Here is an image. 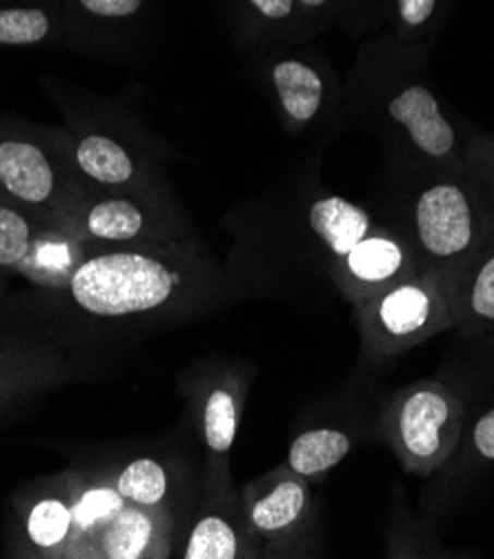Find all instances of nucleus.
I'll return each instance as SVG.
<instances>
[{"mask_svg": "<svg viewBox=\"0 0 494 559\" xmlns=\"http://www.w3.org/2000/svg\"><path fill=\"white\" fill-rule=\"evenodd\" d=\"M183 276L145 252H105L87 259L72 276L76 304L98 317H125L168 304Z\"/></svg>", "mask_w": 494, "mask_h": 559, "instance_id": "obj_4", "label": "nucleus"}, {"mask_svg": "<svg viewBox=\"0 0 494 559\" xmlns=\"http://www.w3.org/2000/svg\"><path fill=\"white\" fill-rule=\"evenodd\" d=\"M341 270L350 299L359 304L412 276L421 270V263L412 241L374 226L370 235L341 259Z\"/></svg>", "mask_w": 494, "mask_h": 559, "instance_id": "obj_5", "label": "nucleus"}, {"mask_svg": "<svg viewBox=\"0 0 494 559\" xmlns=\"http://www.w3.org/2000/svg\"><path fill=\"white\" fill-rule=\"evenodd\" d=\"M308 488L301 475L284 477L277 484H272L261 497L250 504V524L265 533H284L301 522L308 507Z\"/></svg>", "mask_w": 494, "mask_h": 559, "instance_id": "obj_13", "label": "nucleus"}, {"mask_svg": "<svg viewBox=\"0 0 494 559\" xmlns=\"http://www.w3.org/2000/svg\"><path fill=\"white\" fill-rule=\"evenodd\" d=\"M188 559H234L239 557V537L228 520L218 515L203 518L190 533Z\"/></svg>", "mask_w": 494, "mask_h": 559, "instance_id": "obj_18", "label": "nucleus"}, {"mask_svg": "<svg viewBox=\"0 0 494 559\" xmlns=\"http://www.w3.org/2000/svg\"><path fill=\"white\" fill-rule=\"evenodd\" d=\"M453 328L466 340L494 330V241L446 276Z\"/></svg>", "mask_w": 494, "mask_h": 559, "instance_id": "obj_6", "label": "nucleus"}, {"mask_svg": "<svg viewBox=\"0 0 494 559\" xmlns=\"http://www.w3.org/2000/svg\"><path fill=\"white\" fill-rule=\"evenodd\" d=\"M123 509V495L109 488H96L83 495V499L76 504L72 520L81 528H89L103 520H109Z\"/></svg>", "mask_w": 494, "mask_h": 559, "instance_id": "obj_23", "label": "nucleus"}, {"mask_svg": "<svg viewBox=\"0 0 494 559\" xmlns=\"http://www.w3.org/2000/svg\"><path fill=\"white\" fill-rule=\"evenodd\" d=\"M72 515L59 499H45L34 507L29 515V537L43 548H51L65 539Z\"/></svg>", "mask_w": 494, "mask_h": 559, "instance_id": "obj_22", "label": "nucleus"}, {"mask_svg": "<svg viewBox=\"0 0 494 559\" xmlns=\"http://www.w3.org/2000/svg\"><path fill=\"white\" fill-rule=\"evenodd\" d=\"M468 175L479 190L483 205H494V145L474 143L468 152Z\"/></svg>", "mask_w": 494, "mask_h": 559, "instance_id": "obj_24", "label": "nucleus"}, {"mask_svg": "<svg viewBox=\"0 0 494 559\" xmlns=\"http://www.w3.org/2000/svg\"><path fill=\"white\" fill-rule=\"evenodd\" d=\"M352 451V439L335 428H316L299 435L290 445V471L314 477L339 466Z\"/></svg>", "mask_w": 494, "mask_h": 559, "instance_id": "obj_14", "label": "nucleus"}, {"mask_svg": "<svg viewBox=\"0 0 494 559\" xmlns=\"http://www.w3.org/2000/svg\"><path fill=\"white\" fill-rule=\"evenodd\" d=\"M85 235L105 243H128L145 235L149 214L128 197H103L81 210Z\"/></svg>", "mask_w": 494, "mask_h": 559, "instance_id": "obj_12", "label": "nucleus"}, {"mask_svg": "<svg viewBox=\"0 0 494 559\" xmlns=\"http://www.w3.org/2000/svg\"><path fill=\"white\" fill-rule=\"evenodd\" d=\"M154 535L152 520L136 509H121L117 518L109 522L105 531V552L115 559H136L141 557Z\"/></svg>", "mask_w": 494, "mask_h": 559, "instance_id": "obj_16", "label": "nucleus"}, {"mask_svg": "<svg viewBox=\"0 0 494 559\" xmlns=\"http://www.w3.org/2000/svg\"><path fill=\"white\" fill-rule=\"evenodd\" d=\"M354 306L363 346L374 359L397 357L453 328L446 276L427 267Z\"/></svg>", "mask_w": 494, "mask_h": 559, "instance_id": "obj_2", "label": "nucleus"}, {"mask_svg": "<svg viewBox=\"0 0 494 559\" xmlns=\"http://www.w3.org/2000/svg\"><path fill=\"white\" fill-rule=\"evenodd\" d=\"M381 428L403 471L427 477L450 460L461 441L463 404L446 383L423 379L386 400Z\"/></svg>", "mask_w": 494, "mask_h": 559, "instance_id": "obj_1", "label": "nucleus"}, {"mask_svg": "<svg viewBox=\"0 0 494 559\" xmlns=\"http://www.w3.org/2000/svg\"><path fill=\"white\" fill-rule=\"evenodd\" d=\"M241 5L252 19L272 25H284L301 12L297 0H241Z\"/></svg>", "mask_w": 494, "mask_h": 559, "instance_id": "obj_25", "label": "nucleus"}, {"mask_svg": "<svg viewBox=\"0 0 494 559\" xmlns=\"http://www.w3.org/2000/svg\"><path fill=\"white\" fill-rule=\"evenodd\" d=\"M327 3H333V0H297V5H299L301 12H318Z\"/></svg>", "mask_w": 494, "mask_h": 559, "instance_id": "obj_28", "label": "nucleus"}, {"mask_svg": "<svg viewBox=\"0 0 494 559\" xmlns=\"http://www.w3.org/2000/svg\"><path fill=\"white\" fill-rule=\"evenodd\" d=\"M34 252V228L25 214L0 205V265H21Z\"/></svg>", "mask_w": 494, "mask_h": 559, "instance_id": "obj_21", "label": "nucleus"}, {"mask_svg": "<svg viewBox=\"0 0 494 559\" xmlns=\"http://www.w3.org/2000/svg\"><path fill=\"white\" fill-rule=\"evenodd\" d=\"M147 0H63V19L96 23V25H123L138 21Z\"/></svg>", "mask_w": 494, "mask_h": 559, "instance_id": "obj_19", "label": "nucleus"}, {"mask_svg": "<svg viewBox=\"0 0 494 559\" xmlns=\"http://www.w3.org/2000/svg\"><path fill=\"white\" fill-rule=\"evenodd\" d=\"M397 8L406 27H421L432 19L436 0H397Z\"/></svg>", "mask_w": 494, "mask_h": 559, "instance_id": "obj_27", "label": "nucleus"}, {"mask_svg": "<svg viewBox=\"0 0 494 559\" xmlns=\"http://www.w3.org/2000/svg\"><path fill=\"white\" fill-rule=\"evenodd\" d=\"M239 428V406L234 395L226 388H216L209 393L203 411L205 443L212 453L224 455L232 449Z\"/></svg>", "mask_w": 494, "mask_h": 559, "instance_id": "obj_17", "label": "nucleus"}, {"mask_svg": "<svg viewBox=\"0 0 494 559\" xmlns=\"http://www.w3.org/2000/svg\"><path fill=\"white\" fill-rule=\"evenodd\" d=\"M74 165L85 179L109 190H125L138 179V165L130 150L98 132L85 134L74 145Z\"/></svg>", "mask_w": 494, "mask_h": 559, "instance_id": "obj_10", "label": "nucleus"}, {"mask_svg": "<svg viewBox=\"0 0 494 559\" xmlns=\"http://www.w3.org/2000/svg\"><path fill=\"white\" fill-rule=\"evenodd\" d=\"M119 492L123 499H132L141 507H156L168 492V477L154 460H136L123 471Z\"/></svg>", "mask_w": 494, "mask_h": 559, "instance_id": "obj_20", "label": "nucleus"}, {"mask_svg": "<svg viewBox=\"0 0 494 559\" xmlns=\"http://www.w3.org/2000/svg\"><path fill=\"white\" fill-rule=\"evenodd\" d=\"M487 216L470 175L423 188L412 205V246L421 267L455 274L490 241Z\"/></svg>", "mask_w": 494, "mask_h": 559, "instance_id": "obj_3", "label": "nucleus"}, {"mask_svg": "<svg viewBox=\"0 0 494 559\" xmlns=\"http://www.w3.org/2000/svg\"><path fill=\"white\" fill-rule=\"evenodd\" d=\"M269 79L284 115L294 126H308L318 117L325 85L321 74L312 66L301 59H284L274 63Z\"/></svg>", "mask_w": 494, "mask_h": 559, "instance_id": "obj_11", "label": "nucleus"}, {"mask_svg": "<svg viewBox=\"0 0 494 559\" xmlns=\"http://www.w3.org/2000/svg\"><path fill=\"white\" fill-rule=\"evenodd\" d=\"M310 230L339 261L374 228L372 216L344 197H321L308 210Z\"/></svg>", "mask_w": 494, "mask_h": 559, "instance_id": "obj_9", "label": "nucleus"}, {"mask_svg": "<svg viewBox=\"0 0 494 559\" xmlns=\"http://www.w3.org/2000/svg\"><path fill=\"white\" fill-rule=\"evenodd\" d=\"M0 186L27 205H47L57 201L59 175L53 158L36 143H0Z\"/></svg>", "mask_w": 494, "mask_h": 559, "instance_id": "obj_8", "label": "nucleus"}, {"mask_svg": "<svg viewBox=\"0 0 494 559\" xmlns=\"http://www.w3.org/2000/svg\"><path fill=\"white\" fill-rule=\"evenodd\" d=\"M63 19L61 3L0 10V45H38L57 34Z\"/></svg>", "mask_w": 494, "mask_h": 559, "instance_id": "obj_15", "label": "nucleus"}, {"mask_svg": "<svg viewBox=\"0 0 494 559\" xmlns=\"http://www.w3.org/2000/svg\"><path fill=\"white\" fill-rule=\"evenodd\" d=\"M472 445L477 455L494 462V408L487 411L472 428Z\"/></svg>", "mask_w": 494, "mask_h": 559, "instance_id": "obj_26", "label": "nucleus"}, {"mask_svg": "<svg viewBox=\"0 0 494 559\" xmlns=\"http://www.w3.org/2000/svg\"><path fill=\"white\" fill-rule=\"evenodd\" d=\"M390 119L430 160H448L457 150V130L425 85H406L388 103Z\"/></svg>", "mask_w": 494, "mask_h": 559, "instance_id": "obj_7", "label": "nucleus"}]
</instances>
